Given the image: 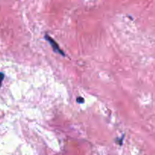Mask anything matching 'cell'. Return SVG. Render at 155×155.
<instances>
[{
  "instance_id": "cell-1",
  "label": "cell",
  "mask_w": 155,
  "mask_h": 155,
  "mask_svg": "<svg viewBox=\"0 0 155 155\" xmlns=\"http://www.w3.org/2000/svg\"><path fill=\"white\" fill-rule=\"evenodd\" d=\"M45 38H46V40H48V42H50V45H51L52 48H53V51H56V52H57V53H59V54H61L62 55H65V54H64V52L60 49L59 46L58 45V44L56 43V42L54 40V39H52V38L50 37L48 34L45 35Z\"/></svg>"
},
{
  "instance_id": "cell-2",
  "label": "cell",
  "mask_w": 155,
  "mask_h": 155,
  "mask_svg": "<svg viewBox=\"0 0 155 155\" xmlns=\"http://www.w3.org/2000/svg\"><path fill=\"white\" fill-rule=\"evenodd\" d=\"M4 77H5L4 74H2V73L0 72V86H2V83L3 80H4Z\"/></svg>"
},
{
  "instance_id": "cell-3",
  "label": "cell",
  "mask_w": 155,
  "mask_h": 155,
  "mask_svg": "<svg viewBox=\"0 0 155 155\" xmlns=\"http://www.w3.org/2000/svg\"><path fill=\"white\" fill-rule=\"evenodd\" d=\"M84 101V98H81V97H78V98H77L78 103H80V104H81V103H83Z\"/></svg>"
}]
</instances>
